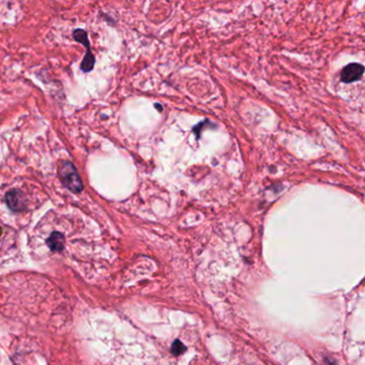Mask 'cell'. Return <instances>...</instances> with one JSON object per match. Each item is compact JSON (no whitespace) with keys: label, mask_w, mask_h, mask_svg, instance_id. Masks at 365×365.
Segmentation results:
<instances>
[{"label":"cell","mask_w":365,"mask_h":365,"mask_svg":"<svg viewBox=\"0 0 365 365\" xmlns=\"http://www.w3.org/2000/svg\"><path fill=\"white\" fill-rule=\"evenodd\" d=\"M58 175L60 181L68 190L73 193H80L83 191V182L80 177L73 163L64 161L60 164Z\"/></svg>","instance_id":"cell-1"},{"label":"cell","mask_w":365,"mask_h":365,"mask_svg":"<svg viewBox=\"0 0 365 365\" xmlns=\"http://www.w3.org/2000/svg\"><path fill=\"white\" fill-rule=\"evenodd\" d=\"M8 207L14 212H22L27 209V198L20 190H12L6 195Z\"/></svg>","instance_id":"cell-2"},{"label":"cell","mask_w":365,"mask_h":365,"mask_svg":"<svg viewBox=\"0 0 365 365\" xmlns=\"http://www.w3.org/2000/svg\"><path fill=\"white\" fill-rule=\"evenodd\" d=\"M364 72V68L362 64L359 63H350L342 70L341 78L344 83H352L355 80L361 79Z\"/></svg>","instance_id":"cell-3"},{"label":"cell","mask_w":365,"mask_h":365,"mask_svg":"<svg viewBox=\"0 0 365 365\" xmlns=\"http://www.w3.org/2000/svg\"><path fill=\"white\" fill-rule=\"evenodd\" d=\"M65 239L61 232L54 231L51 233L49 239L46 240V245L52 252H61L64 249Z\"/></svg>","instance_id":"cell-4"},{"label":"cell","mask_w":365,"mask_h":365,"mask_svg":"<svg viewBox=\"0 0 365 365\" xmlns=\"http://www.w3.org/2000/svg\"><path fill=\"white\" fill-rule=\"evenodd\" d=\"M172 350H173V353H174V354L179 355V354H181V353L185 350V347H184V345H183L180 341H176V342L174 343V345H173Z\"/></svg>","instance_id":"cell-5"},{"label":"cell","mask_w":365,"mask_h":365,"mask_svg":"<svg viewBox=\"0 0 365 365\" xmlns=\"http://www.w3.org/2000/svg\"><path fill=\"white\" fill-rule=\"evenodd\" d=\"M2 233H3V228L0 227V236H2Z\"/></svg>","instance_id":"cell-6"}]
</instances>
